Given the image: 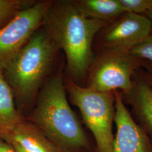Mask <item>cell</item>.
<instances>
[{
	"label": "cell",
	"mask_w": 152,
	"mask_h": 152,
	"mask_svg": "<svg viewBox=\"0 0 152 152\" xmlns=\"http://www.w3.org/2000/svg\"><path fill=\"white\" fill-rule=\"evenodd\" d=\"M125 12L141 15L152 8V0H118Z\"/></svg>",
	"instance_id": "cell-14"
},
{
	"label": "cell",
	"mask_w": 152,
	"mask_h": 152,
	"mask_svg": "<svg viewBox=\"0 0 152 152\" xmlns=\"http://www.w3.org/2000/svg\"><path fill=\"white\" fill-rule=\"evenodd\" d=\"M0 152H16L12 145L0 138Z\"/></svg>",
	"instance_id": "cell-16"
},
{
	"label": "cell",
	"mask_w": 152,
	"mask_h": 152,
	"mask_svg": "<svg viewBox=\"0 0 152 152\" xmlns=\"http://www.w3.org/2000/svg\"><path fill=\"white\" fill-rule=\"evenodd\" d=\"M107 24L87 16L72 0L54 1L48 11L42 27L58 49L65 53L67 77L79 85L95 58L94 39Z\"/></svg>",
	"instance_id": "cell-1"
},
{
	"label": "cell",
	"mask_w": 152,
	"mask_h": 152,
	"mask_svg": "<svg viewBox=\"0 0 152 152\" xmlns=\"http://www.w3.org/2000/svg\"><path fill=\"white\" fill-rule=\"evenodd\" d=\"M4 140L16 142L27 152H62L36 126L26 119Z\"/></svg>",
	"instance_id": "cell-10"
},
{
	"label": "cell",
	"mask_w": 152,
	"mask_h": 152,
	"mask_svg": "<svg viewBox=\"0 0 152 152\" xmlns=\"http://www.w3.org/2000/svg\"><path fill=\"white\" fill-rule=\"evenodd\" d=\"M114 94L117 134L113 152H152L147 132L133 120L125 107L122 94L115 90Z\"/></svg>",
	"instance_id": "cell-8"
},
{
	"label": "cell",
	"mask_w": 152,
	"mask_h": 152,
	"mask_svg": "<svg viewBox=\"0 0 152 152\" xmlns=\"http://www.w3.org/2000/svg\"><path fill=\"white\" fill-rule=\"evenodd\" d=\"M129 53L139 60H147L152 63V32L140 43L131 49Z\"/></svg>",
	"instance_id": "cell-15"
},
{
	"label": "cell",
	"mask_w": 152,
	"mask_h": 152,
	"mask_svg": "<svg viewBox=\"0 0 152 152\" xmlns=\"http://www.w3.org/2000/svg\"><path fill=\"white\" fill-rule=\"evenodd\" d=\"M59 50L42 27L2 70L16 108L24 118L32 112L39 92L50 76Z\"/></svg>",
	"instance_id": "cell-3"
},
{
	"label": "cell",
	"mask_w": 152,
	"mask_h": 152,
	"mask_svg": "<svg viewBox=\"0 0 152 152\" xmlns=\"http://www.w3.org/2000/svg\"><path fill=\"white\" fill-rule=\"evenodd\" d=\"M124 94L141 127L152 136V85L148 80H139L135 83L133 82L130 91Z\"/></svg>",
	"instance_id": "cell-9"
},
{
	"label": "cell",
	"mask_w": 152,
	"mask_h": 152,
	"mask_svg": "<svg viewBox=\"0 0 152 152\" xmlns=\"http://www.w3.org/2000/svg\"><path fill=\"white\" fill-rule=\"evenodd\" d=\"M66 93L80 109L85 124L96 143V152H113L112 132L115 114L114 91L100 92L64 79Z\"/></svg>",
	"instance_id": "cell-4"
},
{
	"label": "cell",
	"mask_w": 152,
	"mask_h": 152,
	"mask_svg": "<svg viewBox=\"0 0 152 152\" xmlns=\"http://www.w3.org/2000/svg\"><path fill=\"white\" fill-rule=\"evenodd\" d=\"M63 69L49 77L38 94L34 108L25 118L36 126L62 152L90 149L82 125L69 106Z\"/></svg>",
	"instance_id": "cell-2"
},
{
	"label": "cell",
	"mask_w": 152,
	"mask_h": 152,
	"mask_svg": "<svg viewBox=\"0 0 152 152\" xmlns=\"http://www.w3.org/2000/svg\"><path fill=\"white\" fill-rule=\"evenodd\" d=\"M145 16H147V18L152 22V8L150 9L149 11H147L145 13Z\"/></svg>",
	"instance_id": "cell-19"
},
{
	"label": "cell",
	"mask_w": 152,
	"mask_h": 152,
	"mask_svg": "<svg viewBox=\"0 0 152 152\" xmlns=\"http://www.w3.org/2000/svg\"><path fill=\"white\" fill-rule=\"evenodd\" d=\"M152 23L147 16L124 12L104 31L100 45L103 49L129 51L152 32Z\"/></svg>",
	"instance_id": "cell-7"
},
{
	"label": "cell",
	"mask_w": 152,
	"mask_h": 152,
	"mask_svg": "<svg viewBox=\"0 0 152 152\" xmlns=\"http://www.w3.org/2000/svg\"><path fill=\"white\" fill-rule=\"evenodd\" d=\"M148 73H149V76H148V81L151 83L152 85V63H150L148 65Z\"/></svg>",
	"instance_id": "cell-18"
},
{
	"label": "cell",
	"mask_w": 152,
	"mask_h": 152,
	"mask_svg": "<svg viewBox=\"0 0 152 152\" xmlns=\"http://www.w3.org/2000/svg\"><path fill=\"white\" fill-rule=\"evenodd\" d=\"M78 8L87 16L108 23L125 11L118 0H75Z\"/></svg>",
	"instance_id": "cell-12"
},
{
	"label": "cell",
	"mask_w": 152,
	"mask_h": 152,
	"mask_svg": "<svg viewBox=\"0 0 152 152\" xmlns=\"http://www.w3.org/2000/svg\"><path fill=\"white\" fill-rule=\"evenodd\" d=\"M37 1L34 0H0V30L19 12L34 5Z\"/></svg>",
	"instance_id": "cell-13"
},
{
	"label": "cell",
	"mask_w": 152,
	"mask_h": 152,
	"mask_svg": "<svg viewBox=\"0 0 152 152\" xmlns=\"http://www.w3.org/2000/svg\"><path fill=\"white\" fill-rule=\"evenodd\" d=\"M140 61L129 51L103 49L89 70L86 87L100 92L120 89L127 93L132 87V77Z\"/></svg>",
	"instance_id": "cell-5"
},
{
	"label": "cell",
	"mask_w": 152,
	"mask_h": 152,
	"mask_svg": "<svg viewBox=\"0 0 152 152\" xmlns=\"http://www.w3.org/2000/svg\"><path fill=\"white\" fill-rule=\"evenodd\" d=\"M24 119L16 108L11 88L0 70V138L4 140Z\"/></svg>",
	"instance_id": "cell-11"
},
{
	"label": "cell",
	"mask_w": 152,
	"mask_h": 152,
	"mask_svg": "<svg viewBox=\"0 0 152 152\" xmlns=\"http://www.w3.org/2000/svg\"><path fill=\"white\" fill-rule=\"evenodd\" d=\"M9 142L12 145V146L14 147V149H15L16 152H27L20 145H19L16 142H15V141H10Z\"/></svg>",
	"instance_id": "cell-17"
},
{
	"label": "cell",
	"mask_w": 152,
	"mask_h": 152,
	"mask_svg": "<svg viewBox=\"0 0 152 152\" xmlns=\"http://www.w3.org/2000/svg\"><path fill=\"white\" fill-rule=\"evenodd\" d=\"M54 1H37L32 6L20 11L0 30V70L27 44L42 27Z\"/></svg>",
	"instance_id": "cell-6"
}]
</instances>
